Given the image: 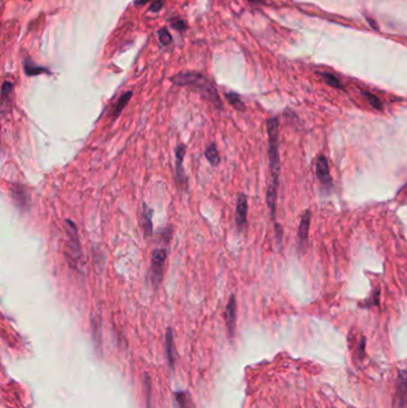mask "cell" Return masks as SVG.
<instances>
[{"mask_svg": "<svg viewBox=\"0 0 407 408\" xmlns=\"http://www.w3.org/2000/svg\"><path fill=\"white\" fill-rule=\"evenodd\" d=\"M268 135H269V158H270V170H271L272 183L268 189V200L269 208L271 210L272 217L275 216L276 200H277V188H278V175H279V156H278V119L276 117H271L268 121Z\"/></svg>", "mask_w": 407, "mask_h": 408, "instance_id": "1", "label": "cell"}, {"mask_svg": "<svg viewBox=\"0 0 407 408\" xmlns=\"http://www.w3.org/2000/svg\"><path fill=\"white\" fill-rule=\"evenodd\" d=\"M173 83L179 86H188L191 88L193 91H197L199 95H202L213 103L218 108H221V100L216 92V90L213 84L208 79L205 78L202 74L198 73H182L172 79Z\"/></svg>", "mask_w": 407, "mask_h": 408, "instance_id": "2", "label": "cell"}, {"mask_svg": "<svg viewBox=\"0 0 407 408\" xmlns=\"http://www.w3.org/2000/svg\"><path fill=\"white\" fill-rule=\"evenodd\" d=\"M65 225H66V233H67V236H68L67 257H68V259L71 260V264H73V263L75 264V263H78V260L80 258V253H82V250H80L78 229H76L75 223L71 220H66Z\"/></svg>", "mask_w": 407, "mask_h": 408, "instance_id": "3", "label": "cell"}, {"mask_svg": "<svg viewBox=\"0 0 407 408\" xmlns=\"http://www.w3.org/2000/svg\"><path fill=\"white\" fill-rule=\"evenodd\" d=\"M168 258V253L164 249H155L152 253L151 264V279L153 287L158 288L164 276V265Z\"/></svg>", "mask_w": 407, "mask_h": 408, "instance_id": "4", "label": "cell"}, {"mask_svg": "<svg viewBox=\"0 0 407 408\" xmlns=\"http://www.w3.org/2000/svg\"><path fill=\"white\" fill-rule=\"evenodd\" d=\"M10 197H11L12 202L15 206L21 210V212H26L29 208L30 204V196L28 190L24 186L19 185V184H15V185L10 186Z\"/></svg>", "mask_w": 407, "mask_h": 408, "instance_id": "5", "label": "cell"}, {"mask_svg": "<svg viewBox=\"0 0 407 408\" xmlns=\"http://www.w3.org/2000/svg\"><path fill=\"white\" fill-rule=\"evenodd\" d=\"M406 406H407V373L401 370L399 371L398 379H396L394 408H405Z\"/></svg>", "mask_w": 407, "mask_h": 408, "instance_id": "6", "label": "cell"}, {"mask_svg": "<svg viewBox=\"0 0 407 408\" xmlns=\"http://www.w3.org/2000/svg\"><path fill=\"white\" fill-rule=\"evenodd\" d=\"M185 152H186V147L184 145L177 146V148L175 150V153H176V182L178 183L179 186H185V184H186L184 166H183Z\"/></svg>", "mask_w": 407, "mask_h": 408, "instance_id": "7", "label": "cell"}, {"mask_svg": "<svg viewBox=\"0 0 407 408\" xmlns=\"http://www.w3.org/2000/svg\"><path fill=\"white\" fill-rule=\"evenodd\" d=\"M246 220H248V198H246V196L243 193H239L238 200H236L235 212V221L239 229L245 227Z\"/></svg>", "mask_w": 407, "mask_h": 408, "instance_id": "8", "label": "cell"}, {"mask_svg": "<svg viewBox=\"0 0 407 408\" xmlns=\"http://www.w3.org/2000/svg\"><path fill=\"white\" fill-rule=\"evenodd\" d=\"M316 176H318V179L323 186H328V188L332 186V179L331 175H330L329 164L328 160H326L323 155H320L318 160H316Z\"/></svg>", "mask_w": 407, "mask_h": 408, "instance_id": "9", "label": "cell"}, {"mask_svg": "<svg viewBox=\"0 0 407 408\" xmlns=\"http://www.w3.org/2000/svg\"><path fill=\"white\" fill-rule=\"evenodd\" d=\"M235 320H236V302H235L234 295H232L231 299H229V301H228V303H227V307H226L227 329H228V332L231 336L234 334Z\"/></svg>", "mask_w": 407, "mask_h": 408, "instance_id": "10", "label": "cell"}, {"mask_svg": "<svg viewBox=\"0 0 407 408\" xmlns=\"http://www.w3.org/2000/svg\"><path fill=\"white\" fill-rule=\"evenodd\" d=\"M309 223H311V213L305 212L303 214L301 222L299 226V245L305 246L307 242V237H308V230H309Z\"/></svg>", "mask_w": 407, "mask_h": 408, "instance_id": "11", "label": "cell"}, {"mask_svg": "<svg viewBox=\"0 0 407 408\" xmlns=\"http://www.w3.org/2000/svg\"><path fill=\"white\" fill-rule=\"evenodd\" d=\"M141 225L145 235L149 236L153 233V223H152V209L149 208L147 204L143 203L142 206V214H141Z\"/></svg>", "mask_w": 407, "mask_h": 408, "instance_id": "12", "label": "cell"}, {"mask_svg": "<svg viewBox=\"0 0 407 408\" xmlns=\"http://www.w3.org/2000/svg\"><path fill=\"white\" fill-rule=\"evenodd\" d=\"M165 350H166V356H168L170 366L173 369V364H175V344H173V336H172L171 330H168V333H166Z\"/></svg>", "mask_w": 407, "mask_h": 408, "instance_id": "13", "label": "cell"}, {"mask_svg": "<svg viewBox=\"0 0 407 408\" xmlns=\"http://www.w3.org/2000/svg\"><path fill=\"white\" fill-rule=\"evenodd\" d=\"M132 95H133V93L129 91V92H127V93H125V95H122L121 97H119V99L117 100V103H116L115 106H113V109H112V113H111V118L112 119L117 118V117L119 116V113L123 111V109L126 108L127 104L129 103L130 98H132Z\"/></svg>", "mask_w": 407, "mask_h": 408, "instance_id": "14", "label": "cell"}, {"mask_svg": "<svg viewBox=\"0 0 407 408\" xmlns=\"http://www.w3.org/2000/svg\"><path fill=\"white\" fill-rule=\"evenodd\" d=\"M206 158L210 162V165L218 166L220 164V154L218 152V148L214 143L209 145L206 149Z\"/></svg>", "mask_w": 407, "mask_h": 408, "instance_id": "15", "label": "cell"}, {"mask_svg": "<svg viewBox=\"0 0 407 408\" xmlns=\"http://www.w3.org/2000/svg\"><path fill=\"white\" fill-rule=\"evenodd\" d=\"M176 401L179 404V408H191V400L189 395L184 392L176 394Z\"/></svg>", "mask_w": 407, "mask_h": 408, "instance_id": "16", "label": "cell"}, {"mask_svg": "<svg viewBox=\"0 0 407 408\" xmlns=\"http://www.w3.org/2000/svg\"><path fill=\"white\" fill-rule=\"evenodd\" d=\"M363 96H364V98L368 100V103L373 106V108H375L378 110H382V103H381V100L378 98V97L374 96L373 93H370V92H363Z\"/></svg>", "mask_w": 407, "mask_h": 408, "instance_id": "17", "label": "cell"}, {"mask_svg": "<svg viewBox=\"0 0 407 408\" xmlns=\"http://www.w3.org/2000/svg\"><path fill=\"white\" fill-rule=\"evenodd\" d=\"M227 99H228V102L231 103V104L234 106L235 109L238 110H242L245 106H243V103L241 102V99H240V97L236 95V93H227L226 95Z\"/></svg>", "mask_w": 407, "mask_h": 408, "instance_id": "18", "label": "cell"}, {"mask_svg": "<svg viewBox=\"0 0 407 408\" xmlns=\"http://www.w3.org/2000/svg\"><path fill=\"white\" fill-rule=\"evenodd\" d=\"M25 73L30 76H34V75H37V74H41V73H46L47 69L46 68H41V67H36L34 65H31L30 62H25Z\"/></svg>", "mask_w": 407, "mask_h": 408, "instance_id": "19", "label": "cell"}, {"mask_svg": "<svg viewBox=\"0 0 407 408\" xmlns=\"http://www.w3.org/2000/svg\"><path fill=\"white\" fill-rule=\"evenodd\" d=\"M322 76H323V79H325V81L328 83L330 86H332V88H336V89H343L342 84H340L339 80L337 79L335 75L329 74V73H323Z\"/></svg>", "mask_w": 407, "mask_h": 408, "instance_id": "20", "label": "cell"}, {"mask_svg": "<svg viewBox=\"0 0 407 408\" xmlns=\"http://www.w3.org/2000/svg\"><path fill=\"white\" fill-rule=\"evenodd\" d=\"M159 39L160 42L162 43V45H169L170 42H171V35H170V32L168 31L166 29H162L159 31Z\"/></svg>", "mask_w": 407, "mask_h": 408, "instance_id": "21", "label": "cell"}, {"mask_svg": "<svg viewBox=\"0 0 407 408\" xmlns=\"http://www.w3.org/2000/svg\"><path fill=\"white\" fill-rule=\"evenodd\" d=\"M12 88H13V85L11 83H4V85H3V97H6L9 95L10 92L12 91Z\"/></svg>", "mask_w": 407, "mask_h": 408, "instance_id": "22", "label": "cell"}, {"mask_svg": "<svg viewBox=\"0 0 407 408\" xmlns=\"http://www.w3.org/2000/svg\"><path fill=\"white\" fill-rule=\"evenodd\" d=\"M162 6V0H156L155 3H153V5L151 6V10L153 12H158Z\"/></svg>", "mask_w": 407, "mask_h": 408, "instance_id": "23", "label": "cell"}, {"mask_svg": "<svg viewBox=\"0 0 407 408\" xmlns=\"http://www.w3.org/2000/svg\"><path fill=\"white\" fill-rule=\"evenodd\" d=\"M172 26L177 30H184L185 29V23L182 21H175L172 23Z\"/></svg>", "mask_w": 407, "mask_h": 408, "instance_id": "24", "label": "cell"}, {"mask_svg": "<svg viewBox=\"0 0 407 408\" xmlns=\"http://www.w3.org/2000/svg\"><path fill=\"white\" fill-rule=\"evenodd\" d=\"M148 0H136L135 2V5L136 6H141V5H145L146 3H147Z\"/></svg>", "mask_w": 407, "mask_h": 408, "instance_id": "25", "label": "cell"}, {"mask_svg": "<svg viewBox=\"0 0 407 408\" xmlns=\"http://www.w3.org/2000/svg\"><path fill=\"white\" fill-rule=\"evenodd\" d=\"M250 2H258V0H250Z\"/></svg>", "mask_w": 407, "mask_h": 408, "instance_id": "26", "label": "cell"}]
</instances>
